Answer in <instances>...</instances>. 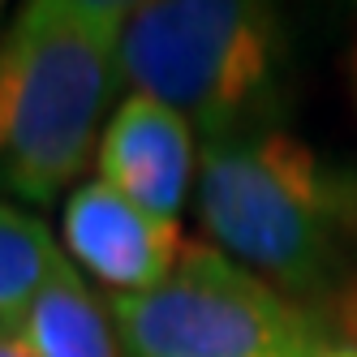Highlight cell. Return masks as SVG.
Segmentation results:
<instances>
[{"label":"cell","instance_id":"6da1fadb","mask_svg":"<svg viewBox=\"0 0 357 357\" xmlns=\"http://www.w3.org/2000/svg\"><path fill=\"white\" fill-rule=\"evenodd\" d=\"M130 5L31 0L0 35V198L52 207L82 185L121 82Z\"/></svg>","mask_w":357,"mask_h":357},{"label":"cell","instance_id":"7a4b0ae2","mask_svg":"<svg viewBox=\"0 0 357 357\" xmlns=\"http://www.w3.org/2000/svg\"><path fill=\"white\" fill-rule=\"evenodd\" d=\"M194 198L215 250L284 297L336 284L357 241V172L284 125L198 146Z\"/></svg>","mask_w":357,"mask_h":357},{"label":"cell","instance_id":"3957f363","mask_svg":"<svg viewBox=\"0 0 357 357\" xmlns=\"http://www.w3.org/2000/svg\"><path fill=\"white\" fill-rule=\"evenodd\" d=\"M289 26L254 0H151L130 5L121 78L172 108L207 142L284 125Z\"/></svg>","mask_w":357,"mask_h":357},{"label":"cell","instance_id":"277c9868","mask_svg":"<svg viewBox=\"0 0 357 357\" xmlns=\"http://www.w3.org/2000/svg\"><path fill=\"white\" fill-rule=\"evenodd\" d=\"M125 357H319L327 331L293 297L215 245H185L176 271L138 297H108Z\"/></svg>","mask_w":357,"mask_h":357},{"label":"cell","instance_id":"5b68a950","mask_svg":"<svg viewBox=\"0 0 357 357\" xmlns=\"http://www.w3.org/2000/svg\"><path fill=\"white\" fill-rule=\"evenodd\" d=\"M65 254L78 271H91L112 297H138L160 289L185 254L181 228L142 211L99 176L82 181L61 211Z\"/></svg>","mask_w":357,"mask_h":357},{"label":"cell","instance_id":"8992f818","mask_svg":"<svg viewBox=\"0 0 357 357\" xmlns=\"http://www.w3.org/2000/svg\"><path fill=\"white\" fill-rule=\"evenodd\" d=\"M95 168L99 181L138 202L142 211L181 224L185 194L198 172L194 130L172 108L130 91L99 134Z\"/></svg>","mask_w":357,"mask_h":357},{"label":"cell","instance_id":"52a82bcc","mask_svg":"<svg viewBox=\"0 0 357 357\" xmlns=\"http://www.w3.org/2000/svg\"><path fill=\"white\" fill-rule=\"evenodd\" d=\"M9 331L31 357H125L108 301H99L82 271L65 263Z\"/></svg>","mask_w":357,"mask_h":357},{"label":"cell","instance_id":"ba28073f","mask_svg":"<svg viewBox=\"0 0 357 357\" xmlns=\"http://www.w3.org/2000/svg\"><path fill=\"white\" fill-rule=\"evenodd\" d=\"M65 263V245L47 233L39 215L0 198V327L17 323Z\"/></svg>","mask_w":357,"mask_h":357},{"label":"cell","instance_id":"9c48e42d","mask_svg":"<svg viewBox=\"0 0 357 357\" xmlns=\"http://www.w3.org/2000/svg\"><path fill=\"white\" fill-rule=\"evenodd\" d=\"M344 340L357 349V289L344 297Z\"/></svg>","mask_w":357,"mask_h":357},{"label":"cell","instance_id":"30bf717a","mask_svg":"<svg viewBox=\"0 0 357 357\" xmlns=\"http://www.w3.org/2000/svg\"><path fill=\"white\" fill-rule=\"evenodd\" d=\"M0 357H31L26 349H22V340L13 336L9 327H0Z\"/></svg>","mask_w":357,"mask_h":357},{"label":"cell","instance_id":"8fae6325","mask_svg":"<svg viewBox=\"0 0 357 357\" xmlns=\"http://www.w3.org/2000/svg\"><path fill=\"white\" fill-rule=\"evenodd\" d=\"M319 357H357V349H353L349 340H336V336H331V340H327V349H323Z\"/></svg>","mask_w":357,"mask_h":357},{"label":"cell","instance_id":"7c38bea8","mask_svg":"<svg viewBox=\"0 0 357 357\" xmlns=\"http://www.w3.org/2000/svg\"><path fill=\"white\" fill-rule=\"evenodd\" d=\"M349 86H353V104H357V39H353V52H349Z\"/></svg>","mask_w":357,"mask_h":357}]
</instances>
